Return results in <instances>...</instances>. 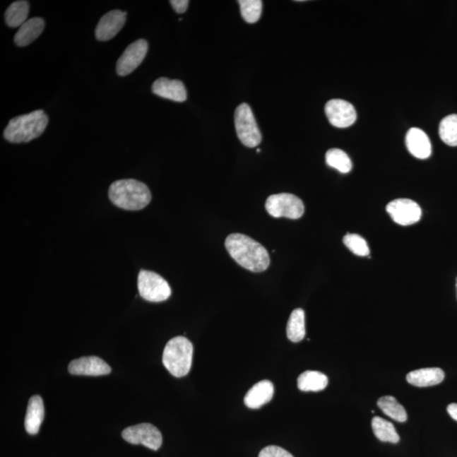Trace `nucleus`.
Instances as JSON below:
<instances>
[{"instance_id":"obj_5","label":"nucleus","mask_w":457,"mask_h":457,"mask_svg":"<svg viewBox=\"0 0 457 457\" xmlns=\"http://www.w3.org/2000/svg\"><path fill=\"white\" fill-rule=\"evenodd\" d=\"M235 126L239 140L245 146L255 148L261 143V131L249 105L242 104L237 107L235 112Z\"/></svg>"},{"instance_id":"obj_26","label":"nucleus","mask_w":457,"mask_h":457,"mask_svg":"<svg viewBox=\"0 0 457 457\" xmlns=\"http://www.w3.org/2000/svg\"><path fill=\"white\" fill-rule=\"evenodd\" d=\"M439 136L449 146H457V114H450L439 124Z\"/></svg>"},{"instance_id":"obj_15","label":"nucleus","mask_w":457,"mask_h":457,"mask_svg":"<svg viewBox=\"0 0 457 457\" xmlns=\"http://www.w3.org/2000/svg\"><path fill=\"white\" fill-rule=\"evenodd\" d=\"M152 91L157 96L174 102H185L187 98L185 85L179 80L160 78L153 83Z\"/></svg>"},{"instance_id":"obj_1","label":"nucleus","mask_w":457,"mask_h":457,"mask_svg":"<svg viewBox=\"0 0 457 457\" xmlns=\"http://www.w3.org/2000/svg\"><path fill=\"white\" fill-rule=\"evenodd\" d=\"M225 247L235 261L247 271L261 273L270 266V255L266 247L244 234L230 235Z\"/></svg>"},{"instance_id":"obj_2","label":"nucleus","mask_w":457,"mask_h":457,"mask_svg":"<svg viewBox=\"0 0 457 457\" xmlns=\"http://www.w3.org/2000/svg\"><path fill=\"white\" fill-rule=\"evenodd\" d=\"M109 198L115 206L126 210L136 211L146 208L152 194L147 185L134 179L119 180L111 184Z\"/></svg>"},{"instance_id":"obj_33","label":"nucleus","mask_w":457,"mask_h":457,"mask_svg":"<svg viewBox=\"0 0 457 457\" xmlns=\"http://www.w3.org/2000/svg\"><path fill=\"white\" fill-rule=\"evenodd\" d=\"M456 287H457V280H456Z\"/></svg>"},{"instance_id":"obj_27","label":"nucleus","mask_w":457,"mask_h":457,"mask_svg":"<svg viewBox=\"0 0 457 457\" xmlns=\"http://www.w3.org/2000/svg\"><path fill=\"white\" fill-rule=\"evenodd\" d=\"M241 14L247 23H256L262 15L261 0H240Z\"/></svg>"},{"instance_id":"obj_13","label":"nucleus","mask_w":457,"mask_h":457,"mask_svg":"<svg viewBox=\"0 0 457 457\" xmlns=\"http://www.w3.org/2000/svg\"><path fill=\"white\" fill-rule=\"evenodd\" d=\"M69 373L73 375L100 376L111 373L108 364L97 357H83L70 362Z\"/></svg>"},{"instance_id":"obj_30","label":"nucleus","mask_w":457,"mask_h":457,"mask_svg":"<svg viewBox=\"0 0 457 457\" xmlns=\"http://www.w3.org/2000/svg\"><path fill=\"white\" fill-rule=\"evenodd\" d=\"M170 3L172 4L176 12L179 13V14H182V13L186 11L190 2L188 0H172Z\"/></svg>"},{"instance_id":"obj_20","label":"nucleus","mask_w":457,"mask_h":457,"mask_svg":"<svg viewBox=\"0 0 457 457\" xmlns=\"http://www.w3.org/2000/svg\"><path fill=\"white\" fill-rule=\"evenodd\" d=\"M327 376L318 371H306L299 376L297 386L302 391H321L328 386Z\"/></svg>"},{"instance_id":"obj_31","label":"nucleus","mask_w":457,"mask_h":457,"mask_svg":"<svg viewBox=\"0 0 457 457\" xmlns=\"http://www.w3.org/2000/svg\"><path fill=\"white\" fill-rule=\"evenodd\" d=\"M447 412L454 420L457 421V404L452 403L448 405Z\"/></svg>"},{"instance_id":"obj_8","label":"nucleus","mask_w":457,"mask_h":457,"mask_svg":"<svg viewBox=\"0 0 457 457\" xmlns=\"http://www.w3.org/2000/svg\"><path fill=\"white\" fill-rule=\"evenodd\" d=\"M122 437L133 445H143L153 451L159 450L163 442L160 431L150 424L128 427L123 430Z\"/></svg>"},{"instance_id":"obj_11","label":"nucleus","mask_w":457,"mask_h":457,"mask_svg":"<svg viewBox=\"0 0 457 457\" xmlns=\"http://www.w3.org/2000/svg\"><path fill=\"white\" fill-rule=\"evenodd\" d=\"M326 114L332 126L347 128L357 121V111L352 104L343 100H331L326 105Z\"/></svg>"},{"instance_id":"obj_3","label":"nucleus","mask_w":457,"mask_h":457,"mask_svg":"<svg viewBox=\"0 0 457 457\" xmlns=\"http://www.w3.org/2000/svg\"><path fill=\"white\" fill-rule=\"evenodd\" d=\"M49 118L44 110L33 111L11 119L4 136L12 143H28L44 133Z\"/></svg>"},{"instance_id":"obj_22","label":"nucleus","mask_w":457,"mask_h":457,"mask_svg":"<svg viewBox=\"0 0 457 457\" xmlns=\"http://www.w3.org/2000/svg\"><path fill=\"white\" fill-rule=\"evenodd\" d=\"M29 3L20 0L11 4L6 11V23L11 28L21 27L28 20Z\"/></svg>"},{"instance_id":"obj_32","label":"nucleus","mask_w":457,"mask_h":457,"mask_svg":"<svg viewBox=\"0 0 457 457\" xmlns=\"http://www.w3.org/2000/svg\"><path fill=\"white\" fill-rule=\"evenodd\" d=\"M260 151H261V150H260V149H257L258 153H259Z\"/></svg>"},{"instance_id":"obj_12","label":"nucleus","mask_w":457,"mask_h":457,"mask_svg":"<svg viewBox=\"0 0 457 457\" xmlns=\"http://www.w3.org/2000/svg\"><path fill=\"white\" fill-rule=\"evenodd\" d=\"M126 12L111 11L102 17L98 23L95 35L97 40L108 41L117 35L126 24Z\"/></svg>"},{"instance_id":"obj_28","label":"nucleus","mask_w":457,"mask_h":457,"mask_svg":"<svg viewBox=\"0 0 457 457\" xmlns=\"http://www.w3.org/2000/svg\"><path fill=\"white\" fill-rule=\"evenodd\" d=\"M344 244L348 247L350 251H352L354 254L365 257L369 256L370 251L369 247L365 239L362 238L360 235L357 234H348L344 237Z\"/></svg>"},{"instance_id":"obj_18","label":"nucleus","mask_w":457,"mask_h":457,"mask_svg":"<svg viewBox=\"0 0 457 457\" xmlns=\"http://www.w3.org/2000/svg\"><path fill=\"white\" fill-rule=\"evenodd\" d=\"M445 379V373L439 367H428L410 372L407 380L412 386L417 387H429L441 384Z\"/></svg>"},{"instance_id":"obj_21","label":"nucleus","mask_w":457,"mask_h":457,"mask_svg":"<svg viewBox=\"0 0 457 457\" xmlns=\"http://www.w3.org/2000/svg\"><path fill=\"white\" fill-rule=\"evenodd\" d=\"M288 339L297 343L304 339L306 336L305 313L302 309H295L290 316L287 328Z\"/></svg>"},{"instance_id":"obj_4","label":"nucleus","mask_w":457,"mask_h":457,"mask_svg":"<svg viewBox=\"0 0 457 457\" xmlns=\"http://www.w3.org/2000/svg\"><path fill=\"white\" fill-rule=\"evenodd\" d=\"M194 357V345L184 336H177L166 344L163 364L174 377L182 378L189 373Z\"/></svg>"},{"instance_id":"obj_6","label":"nucleus","mask_w":457,"mask_h":457,"mask_svg":"<svg viewBox=\"0 0 457 457\" xmlns=\"http://www.w3.org/2000/svg\"><path fill=\"white\" fill-rule=\"evenodd\" d=\"M138 286L140 296L148 302H164L172 295V288L168 282L155 272L141 271Z\"/></svg>"},{"instance_id":"obj_24","label":"nucleus","mask_w":457,"mask_h":457,"mask_svg":"<svg viewBox=\"0 0 457 457\" xmlns=\"http://www.w3.org/2000/svg\"><path fill=\"white\" fill-rule=\"evenodd\" d=\"M378 405L388 417L397 422H404L408 420V414L403 405H401L395 397L383 396L378 400Z\"/></svg>"},{"instance_id":"obj_25","label":"nucleus","mask_w":457,"mask_h":457,"mask_svg":"<svg viewBox=\"0 0 457 457\" xmlns=\"http://www.w3.org/2000/svg\"><path fill=\"white\" fill-rule=\"evenodd\" d=\"M326 163L340 173L347 174L351 172L352 163L351 159L344 151L338 148H332L326 153Z\"/></svg>"},{"instance_id":"obj_16","label":"nucleus","mask_w":457,"mask_h":457,"mask_svg":"<svg viewBox=\"0 0 457 457\" xmlns=\"http://www.w3.org/2000/svg\"><path fill=\"white\" fill-rule=\"evenodd\" d=\"M275 387L268 380H263L250 388L244 398L247 408L258 409L263 407L272 400L274 396Z\"/></svg>"},{"instance_id":"obj_14","label":"nucleus","mask_w":457,"mask_h":457,"mask_svg":"<svg viewBox=\"0 0 457 457\" xmlns=\"http://www.w3.org/2000/svg\"><path fill=\"white\" fill-rule=\"evenodd\" d=\"M405 144L410 153L417 159H428L432 153V145L429 136L420 128L413 127L408 131Z\"/></svg>"},{"instance_id":"obj_19","label":"nucleus","mask_w":457,"mask_h":457,"mask_svg":"<svg viewBox=\"0 0 457 457\" xmlns=\"http://www.w3.org/2000/svg\"><path fill=\"white\" fill-rule=\"evenodd\" d=\"M44 27V20L40 17H34L28 20L16 32L14 38L15 44L19 47L31 44L41 35Z\"/></svg>"},{"instance_id":"obj_29","label":"nucleus","mask_w":457,"mask_h":457,"mask_svg":"<svg viewBox=\"0 0 457 457\" xmlns=\"http://www.w3.org/2000/svg\"><path fill=\"white\" fill-rule=\"evenodd\" d=\"M259 457H294L292 454L290 453L287 451L283 449V448L276 446H270L260 451Z\"/></svg>"},{"instance_id":"obj_23","label":"nucleus","mask_w":457,"mask_h":457,"mask_svg":"<svg viewBox=\"0 0 457 457\" xmlns=\"http://www.w3.org/2000/svg\"><path fill=\"white\" fill-rule=\"evenodd\" d=\"M372 428H373L375 437L380 441L396 444L400 441V437L395 428V426L381 417H374L372 420Z\"/></svg>"},{"instance_id":"obj_10","label":"nucleus","mask_w":457,"mask_h":457,"mask_svg":"<svg viewBox=\"0 0 457 457\" xmlns=\"http://www.w3.org/2000/svg\"><path fill=\"white\" fill-rule=\"evenodd\" d=\"M148 44L146 40H139L127 47L117 65V74L126 76L133 72L146 57Z\"/></svg>"},{"instance_id":"obj_9","label":"nucleus","mask_w":457,"mask_h":457,"mask_svg":"<svg viewBox=\"0 0 457 457\" xmlns=\"http://www.w3.org/2000/svg\"><path fill=\"white\" fill-rule=\"evenodd\" d=\"M386 210L396 224L412 225L420 221L422 210L420 205L411 199L400 198L387 205Z\"/></svg>"},{"instance_id":"obj_7","label":"nucleus","mask_w":457,"mask_h":457,"mask_svg":"<svg viewBox=\"0 0 457 457\" xmlns=\"http://www.w3.org/2000/svg\"><path fill=\"white\" fill-rule=\"evenodd\" d=\"M266 210L268 215L275 218H288L297 220L304 213V204L298 196L290 194L272 195L266 201Z\"/></svg>"},{"instance_id":"obj_17","label":"nucleus","mask_w":457,"mask_h":457,"mask_svg":"<svg viewBox=\"0 0 457 457\" xmlns=\"http://www.w3.org/2000/svg\"><path fill=\"white\" fill-rule=\"evenodd\" d=\"M44 418V405L40 396L30 398L25 417V429L29 434H37Z\"/></svg>"}]
</instances>
